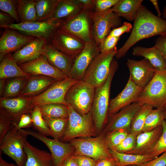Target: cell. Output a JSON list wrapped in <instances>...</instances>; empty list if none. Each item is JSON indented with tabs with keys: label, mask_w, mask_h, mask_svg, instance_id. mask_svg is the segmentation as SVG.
<instances>
[{
	"label": "cell",
	"mask_w": 166,
	"mask_h": 166,
	"mask_svg": "<svg viewBox=\"0 0 166 166\" xmlns=\"http://www.w3.org/2000/svg\"><path fill=\"white\" fill-rule=\"evenodd\" d=\"M47 43L43 40L36 38L12 54V56L18 65L31 61L42 55L43 49Z\"/></svg>",
	"instance_id": "cb8c5ba5"
},
{
	"label": "cell",
	"mask_w": 166,
	"mask_h": 166,
	"mask_svg": "<svg viewBox=\"0 0 166 166\" xmlns=\"http://www.w3.org/2000/svg\"><path fill=\"white\" fill-rule=\"evenodd\" d=\"M166 34V20L154 14L145 6H140L129 36L124 44L117 50V60L125 56L129 49L141 40L157 35Z\"/></svg>",
	"instance_id": "6da1fadb"
},
{
	"label": "cell",
	"mask_w": 166,
	"mask_h": 166,
	"mask_svg": "<svg viewBox=\"0 0 166 166\" xmlns=\"http://www.w3.org/2000/svg\"><path fill=\"white\" fill-rule=\"evenodd\" d=\"M100 53L99 46L93 38L85 43L84 49L75 59L68 77L78 81L82 80L89 66Z\"/></svg>",
	"instance_id": "2e32d148"
},
{
	"label": "cell",
	"mask_w": 166,
	"mask_h": 166,
	"mask_svg": "<svg viewBox=\"0 0 166 166\" xmlns=\"http://www.w3.org/2000/svg\"><path fill=\"white\" fill-rule=\"evenodd\" d=\"M95 89L83 80L72 85L67 92L65 99L67 105L81 115L91 111Z\"/></svg>",
	"instance_id": "8992f818"
},
{
	"label": "cell",
	"mask_w": 166,
	"mask_h": 166,
	"mask_svg": "<svg viewBox=\"0 0 166 166\" xmlns=\"http://www.w3.org/2000/svg\"><path fill=\"white\" fill-rule=\"evenodd\" d=\"M69 142L75 148V155L85 156L97 160L113 158L102 134L94 137L74 138Z\"/></svg>",
	"instance_id": "ba28073f"
},
{
	"label": "cell",
	"mask_w": 166,
	"mask_h": 166,
	"mask_svg": "<svg viewBox=\"0 0 166 166\" xmlns=\"http://www.w3.org/2000/svg\"><path fill=\"white\" fill-rule=\"evenodd\" d=\"M154 46L160 51L166 61V34L160 35L156 40Z\"/></svg>",
	"instance_id": "c3c4849f"
},
{
	"label": "cell",
	"mask_w": 166,
	"mask_h": 166,
	"mask_svg": "<svg viewBox=\"0 0 166 166\" xmlns=\"http://www.w3.org/2000/svg\"><path fill=\"white\" fill-rule=\"evenodd\" d=\"M0 106L11 116L14 125H17L23 115L30 113L34 108L30 97L19 96L14 98L0 97Z\"/></svg>",
	"instance_id": "44dd1931"
},
{
	"label": "cell",
	"mask_w": 166,
	"mask_h": 166,
	"mask_svg": "<svg viewBox=\"0 0 166 166\" xmlns=\"http://www.w3.org/2000/svg\"><path fill=\"white\" fill-rule=\"evenodd\" d=\"M42 55L46 57L52 65L68 76L73 65L74 59L56 49L49 43L45 45Z\"/></svg>",
	"instance_id": "603a6c76"
},
{
	"label": "cell",
	"mask_w": 166,
	"mask_h": 166,
	"mask_svg": "<svg viewBox=\"0 0 166 166\" xmlns=\"http://www.w3.org/2000/svg\"><path fill=\"white\" fill-rule=\"evenodd\" d=\"M43 117L50 129L51 136L61 141L66 131L68 118Z\"/></svg>",
	"instance_id": "836d02e7"
},
{
	"label": "cell",
	"mask_w": 166,
	"mask_h": 166,
	"mask_svg": "<svg viewBox=\"0 0 166 166\" xmlns=\"http://www.w3.org/2000/svg\"><path fill=\"white\" fill-rule=\"evenodd\" d=\"M82 10L77 0H58L54 14L49 20H64L77 14Z\"/></svg>",
	"instance_id": "f546056e"
},
{
	"label": "cell",
	"mask_w": 166,
	"mask_h": 166,
	"mask_svg": "<svg viewBox=\"0 0 166 166\" xmlns=\"http://www.w3.org/2000/svg\"><path fill=\"white\" fill-rule=\"evenodd\" d=\"M126 64L130 73L129 77L136 85L143 88L152 79L156 69L145 58L140 60L128 59Z\"/></svg>",
	"instance_id": "ac0fdd59"
},
{
	"label": "cell",
	"mask_w": 166,
	"mask_h": 166,
	"mask_svg": "<svg viewBox=\"0 0 166 166\" xmlns=\"http://www.w3.org/2000/svg\"><path fill=\"white\" fill-rule=\"evenodd\" d=\"M21 129L26 135H30L38 139L47 146L52 156L53 166H61L64 161L75 153V148L69 143L48 138L38 132L30 129Z\"/></svg>",
	"instance_id": "4fadbf2b"
},
{
	"label": "cell",
	"mask_w": 166,
	"mask_h": 166,
	"mask_svg": "<svg viewBox=\"0 0 166 166\" xmlns=\"http://www.w3.org/2000/svg\"><path fill=\"white\" fill-rule=\"evenodd\" d=\"M132 54L135 56L143 57L157 70H166V61L160 51L154 46L149 48L135 47L133 49Z\"/></svg>",
	"instance_id": "4316f807"
},
{
	"label": "cell",
	"mask_w": 166,
	"mask_h": 166,
	"mask_svg": "<svg viewBox=\"0 0 166 166\" xmlns=\"http://www.w3.org/2000/svg\"><path fill=\"white\" fill-rule=\"evenodd\" d=\"M137 166H166V152L157 158Z\"/></svg>",
	"instance_id": "f907efd6"
},
{
	"label": "cell",
	"mask_w": 166,
	"mask_h": 166,
	"mask_svg": "<svg viewBox=\"0 0 166 166\" xmlns=\"http://www.w3.org/2000/svg\"><path fill=\"white\" fill-rule=\"evenodd\" d=\"M17 0H0V9L13 18L17 23H20L17 9Z\"/></svg>",
	"instance_id": "b9f144b4"
},
{
	"label": "cell",
	"mask_w": 166,
	"mask_h": 166,
	"mask_svg": "<svg viewBox=\"0 0 166 166\" xmlns=\"http://www.w3.org/2000/svg\"><path fill=\"white\" fill-rule=\"evenodd\" d=\"M118 67V63L114 58L106 80L102 85L95 88L91 112L97 134L101 132L107 123L111 85Z\"/></svg>",
	"instance_id": "7a4b0ae2"
},
{
	"label": "cell",
	"mask_w": 166,
	"mask_h": 166,
	"mask_svg": "<svg viewBox=\"0 0 166 166\" xmlns=\"http://www.w3.org/2000/svg\"><path fill=\"white\" fill-rule=\"evenodd\" d=\"M29 77H15L6 81L3 93L1 97L18 96L25 87Z\"/></svg>",
	"instance_id": "e575fe53"
},
{
	"label": "cell",
	"mask_w": 166,
	"mask_h": 166,
	"mask_svg": "<svg viewBox=\"0 0 166 166\" xmlns=\"http://www.w3.org/2000/svg\"><path fill=\"white\" fill-rule=\"evenodd\" d=\"M117 50L97 54L89 66L82 80L95 88L103 84L109 75Z\"/></svg>",
	"instance_id": "5b68a950"
},
{
	"label": "cell",
	"mask_w": 166,
	"mask_h": 166,
	"mask_svg": "<svg viewBox=\"0 0 166 166\" xmlns=\"http://www.w3.org/2000/svg\"><path fill=\"white\" fill-rule=\"evenodd\" d=\"M32 125V121L30 113L23 115L20 118L17 125L19 129L28 128Z\"/></svg>",
	"instance_id": "816d5d0a"
},
{
	"label": "cell",
	"mask_w": 166,
	"mask_h": 166,
	"mask_svg": "<svg viewBox=\"0 0 166 166\" xmlns=\"http://www.w3.org/2000/svg\"><path fill=\"white\" fill-rule=\"evenodd\" d=\"M132 28V26L130 23L124 22L121 26L113 29L108 35L120 37L123 34L125 33H129L131 31Z\"/></svg>",
	"instance_id": "7dc6e473"
},
{
	"label": "cell",
	"mask_w": 166,
	"mask_h": 166,
	"mask_svg": "<svg viewBox=\"0 0 166 166\" xmlns=\"http://www.w3.org/2000/svg\"><path fill=\"white\" fill-rule=\"evenodd\" d=\"M14 124L11 116L5 110L0 109V143Z\"/></svg>",
	"instance_id": "60d3db41"
},
{
	"label": "cell",
	"mask_w": 166,
	"mask_h": 166,
	"mask_svg": "<svg viewBox=\"0 0 166 166\" xmlns=\"http://www.w3.org/2000/svg\"><path fill=\"white\" fill-rule=\"evenodd\" d=\"M119 0H95L94 12H105L117 4Z\"/></svg>",
	"instance_id": "bcb514c9"
},
{
	"label": "cell",
	"mask_w": 166,
	"mask_h": 166,
	"mask_svg": "<svg viewBox=\"0 0 166 166\" xmlns=\"http://www.w3.org/2000/svg\"><path fill=\"white\" fill-rule=\"evenodd\" d=\"M61 166H79L74 153L68 157L64 161Z\"/></svg>",
	"instance_id": "9f6ffc18"
},
{
	"label": "cell",
	"mask_w": 166,
	"mask_h": 166,
	"mask_svg": "<svg viewBox=\"0 0 166 166\" xmlns=\"http://www.w3.org/2000/svg\"><path fill=\"white\" fill-rule=\"evenodd\" d=\"M126 166H137V165H128Z\"/></svg>",
	"instance_id": "be15d7a7"
},
{
	"label": "cell",
	"mask_w": 166,
	"mask_h": 166,
	"mask_svg": "<svg viewBox=\"0 0 166 166\" xmlns=\"http://www.w3.org/2000/svg\"><path fill=\"white\" fill-rule=\"evenodd\" d=\"M35 38L14 29L4 28L0 38V61L8 54L20 49Z\"/></svg>",
	"instance_id": "e0dca14e"
},
{
	"label": "cell",
	"mask_w": 166,
	"mask_h": 166,
	"mask_svg": "<svg viewBox=\"0 0 166 166\" xmlns=\"http://www.w3.org/2000/svg\"><path fill=\"white\" fill-rule=\"evenodd\" d=\"M83 10L94 11L95 0H77Z\"/></svg>",
	"instance_id": "db71d44e"
},
{
	"label": "cell",
	"mask_w": 166,
	"mask_h": 166,
	"mask_svg": "<svg viewBox=\"0 0 166 166\" xmlns=\"http://www.w3.org/2000/svg\"><path fill=\"white\" fill-rule=\"evenodd\" d=\"M92 22V35L93 39L99 46L113 29L121 26V17L112 11L111 9L103 13L89 12Z\"/></svg>",
	"instance_id": "9c48e42d"
},
{
	"label": "cell",
	"mask_w": 166,
	"mask_h": 166,
	"mask_svg": "<svg viewBox=\"0 0 166 166\" xmlns=\"http://www.w3.org/2000/svg\"><path fill=\"white\" fill-rule=\"evenodd\" d=\"M143 89L136 85L129 77L123 90L110 101L108 116L114 114L124 107L136 102Z\"/></svg>",
	"instance_id": "d6986e66"
},
{
	"label": "cell",
	"mask_w": 166,
	"mask_h": 166,
	"mask_svg": "<svg viewBox=\"0 0 166 166\" xmlns=\"http://www.w3.org/2000/svg\"><path fill=\"white\" fill-rule=\"evenodd\" d=\"M31 76L20 67L13 57L11 53L8 54L1 61L0 79H6L18 77H29Z\"/></svg>",
	"instance_id": "f1b7e54d"
},
{
	"label": "cell",
	"mask_w": 166,
	"mask_h": 166,
	"mask_svg": "<svg viewBox=\"0 0 166 166\" xmlns=\"http://www.w3.org/2000/svg\"><path fill=\"white\" fill-rule=\"evenodd\" d=\"M120 38L108 35L99 46L100 52H109L117 50L116 45Z\"/></svg>",
	"instance_id": "f6af8a7d"
},
{
	"label": "cell",
	"mask_w": 166,
	"mask_h": 166,
	"mask_svg": "<svg viewBox=\"0 0 166 166\" xmlns=\"http://www.w3.org/2000/svg\"><path fill=\"white\" fill-rule=\"evenodd\" d=\"M150 1L152 3L155 7L158 14V16L160 17L161 14L159 7L158 1L157 0H150Z\"/></svg>",
	"instance_id": "6f0895ef"
},
{
	"label": "cell",
	"mask_w": 166,
	"mask_h": 166,
	"mask_svg": "<svg viewBox=\"0 0 166 166\" xmlns=\"http://www.w3.org/2000/svg\"><path fill=\"white\" fill-rule=\"evenodd\" d=\"M15 19L8 14L0 11V27L4 28L6 26L15 23Z\"/></svg>",
	"instance_id": "f5cc1de1"
},
{
	"label": "cell",
	"mask_w": 166,
	"mask_h": 166,
	"mask_svg": "<svg viewBox=\"0 0 166 166\" xmlns=\"http://www.w3.org/2000/svg\"><path fill=\"white\" fill-rule=\"evenodd\" d=\"M54 48L74 59L84 49L85 43L59 28L53 34L49 43Z\"/></svg>",
	"instance_id": "5bb4252c"
},
{
	"label": "cell",
	"mask_w": 166,
	"mask_h": 166,
	"mask_svg": "<svg viewBox=\"0 0 166 166\" xmlns=\"http://www.w3.org/2000/svg\"><path fill=\"white\" fill-rule=\"evenodd\" d=\"M63 20L20 23L10 25L5 28L12 29L27 36L38 38L50 43L55 31L59 28Z\"/></svg>",
	"instance_id": "8fae6325"
},
{
	"label": "cell",
	"mask_w": 166,
	"mask_h": 166,
	"mask_svg": "<svg viewBox=\"0 0 166 166\" xmlns=\"http://www.w3.org/2000/svg\"><path fill=\"white\" fill-rule=\"evenodd\" d=\"M95 166H117L114 159L105 158L97 160Z\"/></svg>",
	"instance_id": "11a10c76"
},
{
	"label": "cell",
	"mask_w": 166,
	"mask_h": 166,
	"mask_svg": "<svg viewBox=\"0 0 166 166\" xmlns=\"http://www.w3.org/2000/svg\"><path fill=\"white\" fill-rule=\"evenodd\" d=\"M164 120L162 108L153 109L146 118L142 132L152 130L158 126L162 125Z\"/></svg>",
	"instance_id": "74e56055"
},
{
	"label": "cell",
	"mask_w": 166,
	"mask_h": 166,
	"mask_svg": "<svg viewBox=\"0 0 166 166\" xmlns=\"http://www.w3.org/2000/svg\"><path fill=\"white\" fill-rule=\"evenodd\" d=\"M58 0H34L37 21H44L53 15Z\"/></svg>",
	"instance_id": "d6a6232c"
},
{
	"label": "cell",
	"mask_w": 166,
	"mask_h": 166,
	"mask_svg": "<svg viewBox=\"0 0 166 166\" xmlns=\"http://www.w3.org/2000/svg\"><path fill=\"white\" fill-rule=\"evenodd\" d=\"M68 124L66 132L61 141H69L75 138L94 136L97 134L91 111L81 114L67 105Z\"/></svg>",
	"instance_id": "277c9868"
},
{
	"label": "cell",
	"mask_w": 166,
	"mask_h": 166,
	"mask_svg": "<svg viewBox=\"0 0 166 166\" xmlns=\"http://www.w3.org/2000/svg\"><path fill=\"white\" fill-rule=\"evenodd\" d=\"M78 81L67 77L55 81L41 93L30 97L33 106L34 107H39L50 104H59L67 105L65 99L66 94L69 88Z\"/></svg>",
	"instance_id": "30bf717a"
},
{
	"label": "cell",
	"mask_w": 166,
	"mask_h": 166,
	"mask_svg": "<svg viewBox=\"0 0 166 166\" xmlns=\"http://www.w3.org/2000/svg\"><path fill=\"white\" fill-rule=\"evenodd\" d=\"M0 166H18L13 163H8L4 160L0 155Z\"/></svg>",
	"instance_id": "680465c9"
},
{
	"label": "cell",
	"mask_w": 166,
	"mask_h": 166,
	"mask_svg": "<svg viewBox=\"0 0 166 166\" xmlns=\"http://www.w3.org/2000/svg\"><path fill=\"white\" fill-rule=\"evenodd\" d=\"M57 81L58 80L48 76L31 75L18 96L30 97L38 95Z\"/></svg>",
	"instance_id": "d4e9b609"
},
{
	"label": "cell",
	"mask_w": 166,
	"mask_h": 166,
	"mask_svg": "<svg viewBox=\"0 0 166 166\" xmlns=\"http://www.w3.org/2000/svg\"><path fill=\"white\" fill-rule=\"evenodd\" d=\"M162 132V125L152 131L142 132L136 136V144L134 148L126 153L140 155L150 154L158 141Z\"/></svg>",
	"instance_id": "7402d4cb"
},
{
	"label": "cell",
	"mask_w": 166,
	"mask_h": 166,
	"mask_svg": "<svg viewBox=\"0 0 166 166\" xmlns=\"http://www.w3.org/2000/svg\"><path fill=\"white\" fill-rule=\"evenodd\" d=\"M129 131L124 129L117 130L104 135L107 147L109 149L118 146L129 133Z\"/></svg>",
	"instance_id": "ab89813d"
},
{
	"label": "cell",
	"mask_w": 166,
	"mask_h": 166,
	"mask_svg": "<svg viewBox=\"0 0 166 166\" xmlns=\"http://www.w3.org/2000/svg\"><path fill=\"white\" fill-rule=\"evenodd\" d=\"M89 13L83 10L77 14L63 20L59 28L85 43L89 42L93 38Z\"/></svg>",
	"instance_id": "7c38bea8"
},
{
	"label": "cell",
	"mask_w": 166,
	"mask_h": 166,
	"mask_svg": "<svg viewBox=\"0 0 166 166\" xmlns=\"http://www.w3.org/2000/svg\"><path fill=\"white\" fill-rule=\"evenodd\" d=\"M27 135L13 124L0 143L1 152L12 159L18 166H25L27 156L24 145Z\"/></svg>",
	"instance_id": "52a82bcc"
},
{
	"label": "cell",
	"mask_w": 166,
	"mask_h": 166,
	"mask_svg": "<svg viewBox=\"0 0 166 166\" xmlns=\"http://www.w3.org/2000/svg\"><path fill=\"white\" fill-rule=\"evenodd\" d=\"M163 132L158 141L149 154L155 159L166 152V122H163Z\"/></svg>",
	"instance_id": "7bdbcfd3"
},
{
	"label": "cell",
	"mask_w": 166,
	"mask_h": 166,
	"mask_svg": "<svg viewBox=\"0 0 166 166\" xmlns=\"http://www.w3.org/2000/svg\"><path fill=\"white\" fill-rule=\"evenodd\" d=\"M39 107L43 116L52 118H69L67 105L59 104H50Z\"/></svg>",
	"instance_id": "8d00e7d4"
},
{
	"label": "cell",
	"mask_w": 166,
	"mask_h": 166,
	"mask_svg": "<svg viewBox=\"0 0 166 166\" xmlns=\"http://www.w3.org/2000/svg\"><path fill=\"white\" fill-rule=\"evenodd\" d=\"M136 136L129 133L120 144L112 149L121 153H126L134 148L136 144Z\"/></svg>",
	"instance_id": "ee69618b"
},
{
	"label": "cell",
	"mask_w": 166,
	"mask_h": 166,
	"mask_svg": "<svg viewBox=\"0 0 166 166\" xmlns=\"http://www.w3.org/2000/svg\"><path fill=\"white\" fill-rule=\"evenodd\" d=\"M153 108L148 105H144L142 107L132 119L130 128V133L137 136L142 132L146 118Z\"/></svg>",
	"instance_id": "d590c367"
},
{
	"label": "cell",
	"mask_w": 166,
	"mask_h": 166,
	"mask_svg": "<svg viewBox=\"0 0 166 166\" xmlns=\"http://www.w3.org/2000/svg\"><path fill=\"white\" fill-rule=\"evenodd\" d=\"M162 14L164 19H166V6H164Z\"/></svg>",
	"instance_id": "6125c7cd"
},
{
	"label": "cell",
	"mask_w": 166,
	"mask_h": 166,
	"mask_svg": "<svg viewBox=\"0 0 166 166\" xmlns=\"http://www.w3.org/2000/svg\"><path fill=\"white\" fill-rule=\"evenodd\" d=\"M109 149L117 166H139L153 159L152 156L149 154L140 155L126 154L119 152L114 149Z\"/></svg>",
	"instance_id": "4dcf8cb0"
},
{
	"label": "cell",
	"mask_w": 166,
	"mask_h": 166,
	"mask_svg": "<svg viewBox=\"0 0 166 166\" xmlns=\"http://www.w3.org/2000/svg\"><path fill=\"white\" fill-rule=\"evenodd\" d=\"M25 72L32 75L45 76L61 80L68 77L59 70L52 65L46 57L42 55L31 61L19 65Z\"/></svg>",
	"instance_id": "ffe728a7"
},
{
	"label": "cell",
	"mask_w": 166,
	"mask_h": 166,
	"mask_svg": "<svg viewBox=\"0 0 166 166\" xmlns=\"http://www.w3.org/2000/svg\"><path fill=\"white\" fill-rule=\"evenodd\" d=\"M143 1V0H119L111 10L119 16L129 21H134Z\"/></svg>",
	"instance_id": "83f0119b"
},
{
	"label": "cell",
	"mask_w": 166,
	"mask_h": 166,
	"mask_svg": "<svg viewBox=\"0 0 166 166\" xmlns=\"http://www.w3.org/2000/svg\"><path fill=\"white\" fill-rule=\"evenodd\" d=\"M162 110L164 120L166 122V105L163 107Z\"/></svg>",
	"instance_id": "94428289"
},
{
	"label": "cell",
	"mask_w": 166,
	"mask_h": 166,
	"mask_svg": "<svg viewBox=\"0 0 166 166\" xmlns=\"http://www.w3.org/2000/svg\"><path fill=\"white\" fill-rule=\"evenodd\" d=\"M17 9L20 23L37 21L34 0H18Z\"/></svg>",
	"instance_id": "1f68e13d"
},
{
	"label": "cell",
	"mask_w": 166,
	"mask_h": 166,
	"mask_svg": "<svg viewBox=\"0 0 166 166\" xmlns=\"http://www.w3.org/2000/svg\"><path fill=\"white\" fill-rule=\"evenodd\" d=\"M142 106L156 108L166 105V70L156 69L154 75L144 88L137 101Z\"/></svg>",
	"instance_id": "3957f363"
},
{
	"label": "cell",
	"mask_w": 166,
	"mask_h": 166,
	"mask_svg": "<svg viewBox=\"0 0 166 166\" xmlns=\"http://www.w3.org/2000/svg\"><path fill=\"white\" fill-rule=\"evenodd\" d=\"M74 155L79 166H95L97 160L85 156Z\"/></svg>",
	"instance_id": "681fc988"
},
{
	"label": "cell",
	"mask_w": 166,
	"mask_h": 166,
	"mask_svg": "<svg viewBox=\"0 0 166 166\" xmlns=\"http://www.w3.org/2000/svg\"><path fill=\"white\" fill-rule=\"evenodd\" d=\"M6 79H3L0 80V95L2 96L4 90Z\"/></svg>",
	"instance_id": "91938a15"
},
{
	"label": "cell",
	"mask_w": 166,
	"mask_h": 166,
	"mask_svg": "<svg viewBox=\"0 0 166 166\" xmlns=\"http://www.w3.org/2000/svg\"><path fill=\"white\" fill-rule=\"evenodd\" d=\"M142 106L137 102H134L117 113L109 115L107 123L101 133L105 135L121 129L129 131L134 117Z\"/></svg>",
	"instance_id": "9a60e30c"
},
{
	"label": "cell",
	"mask_w": 166,
	"mask_h": 166,
	"mask_svg": "<svg viewBox=\"0 0 166 166\" xmlns=\"http://www.w3.org/2000/svg\"><path fill=\"white\" fill-rule=\"evenodd\" d=\"M24 150L27 156L25 166H53L51 153L32 145L27 141Z\"/></svg>",
	"instance_id": "484cf974"
},
{
	"label": "cell",
	"mask_w": 166,
	"mask_h": 166,
	"mask_svg": "<svg viewBox=\"0 0 166 166\" xmlns=\"http://www.w3.org/2000/svg\"><path fill=\"white\" fill-rule=\"evenodd\" d=\"M32 125L38 132L47 136H51L50 129L44 119L40 108L34 107L30 113Z\"/></svg>",
	"instance_id": "f35d334b"
}]
</instances>
